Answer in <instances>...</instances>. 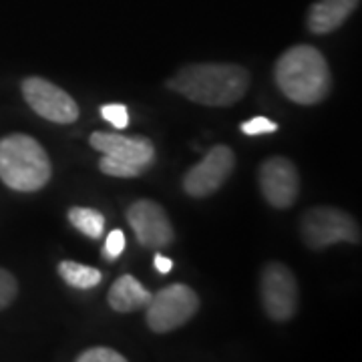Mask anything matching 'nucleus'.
<instances>
[{
    "mask_svg": "<svg viewBox=\"0 0 362 362\" xmlns=\"http://www.w3.org/2000/svg\"><path fill=\"white\" fill-rule=\"evenodd\" d=\"M169 89L206 107H230L250 87V73L233 63H197L177 71L168 81Z\"/></svg>",
    "mask_w": 362,
    "mask_h": 362,
    "instance_id": "nucleus-1",
    "label": "nucleus"
},
{
    "mask_svg": "<svg viewBox=\"0 0 362 362\" xmlns=\"http://www.w3.org/2000/svg\"><path fill=\"white\" fill-rule=\"evenodd\" d=\"M274 77L278 89L298 105H316L328 97L332 75L324 54L310 45H296L278 59Z\"/></svg>",
    "mask_w": 362,
    "mask_h": 362,
    "instance_id": "nucleus-2",
    "label": "nucleus"
},
{
    "mask_svg": "<svg viewBox=\"0 0 362 362\" xmlns=\"http://www.w3.org/2000/svg\"><path fill=\"white\" fill-rule=\"evenodd\" d=\"M52 175L51 159L37 139L13 133L0 139V180L14 192H39Z\"/></svg>",
    "mask_w": 362,
    "mask_h": 362,
    "instance_id": "nucleus-3",
    "label": "nucleus"
},
{
    "mask_svg": "<svg viewBox=\"0 0 362 362\" xmlns=\"http://www.w3.org/2000/svg\"><path fill=\"white\" fill-rule=\"evenodd\" d=\"M199 310V298L189 286L171 284L161 288L145 306V322L157 332L165 334L187 324Z\"/></svg>",
    "mask_w": 362,
    "mask_h": 362,
    "instance_id": "nucleus-4",
    "label": "nucleus"
},
{
    "mask_svg": "<svg viewBox=\"0 0 362 362\" xmlns=\"http://www.w3.org/2000/svg\"><path fill=\"white\" fill-rule=\"evenodd\" d=\"M302 238L312 250H324L340 242L358 244L361 230L356 220L338 207H312L302 218Z\"/></svg>",
    "mask_w": 362,
    "mask_h": 362,
    "instance_id": "nucleus-5",
    "label": "nucleus"
},
{
    "mask_svg": "<svg viewBox=\"0 0 362 362\" xmlns=\"http://www.w3.org/2000/svg\"><path fill=\"white\" fill-rule=\"evenodd\" d=\"M259 294L264 310L274 322H286L296 314L298 282L284 264L272 262L262 270Z\"/></svg>",
    "mask_w": 362,
    "mask_h": 362,
    "instance_id": "nucleus-6",
    "label": "nucleus"
},
{
    "mask_svg": "<svg viewBox=\"0 0 362 362\" xmlns=\"http://www.w3.org/2000/svg\"><path fill=\"white\" fill-rule=\"evenodd\" d=\"M23 97L37 115L51 121V123L71 125L78 119V107L75 99L66 90L57 87L47 78H25L23 81Z\"/></svg>",
    "mask_w": 362,
    "mask_h": 362,
    "instance_id": "nucleus-7",
    "label": "nucleus"
},
{
    "mask_svg": "<svg viewBox=\"0 0 362 362\" xmlns=\"http://www.w3.org/2000/svg\"><path fill=\"white\" fill-rule=\"evenodd\" d=\"M235 168V153L228 145H216L206 157L183 175V189L192 197L214 195Z\"/></svg>",
    "mask_w": 362,
    "mask_h": 362,
    "instance_id": "nucleus-8",
    "label": "nucleus"
},
{
    "mask_svg": "<svg viewBox=\"0 0 362 362\" xmlns=\"http://www.w3.org/2000/svg\"><path fill=\"white\" fill-rule=\"evenodd\" d=\"M127 221L143 247H165L173 242L175 232L165 209L153 199H137L127 209Z\"/></svg>",
    "mask_w": 362,
    "mask_h": 362,
    "instance_id": "nucleus-9",
    "label": "nucleus"
},
{
    "mask_svg": "<svg viewBox=\"0 0 362 362\" xmlns=\"http://www.w3.org/2000/svg\"><path fill=\"white\" fill-rule=\"evenodd\" d=\"M259 189L266 202L276 209L294 206L300 194V175L296 165L286 157H270L262 163L258 173Z\"/></svg>",
    "mask_w": 362,
    "mask_h": 362,
    "instance_id": "nucleus-10",
    "label": "nucleus"
},
{
    "mask_svg": "<svg viewBox=\"0 0 362 362\" xmlns=\"http://www.w3.org/2000/svg\"><path fill=\"white\" fill-rule=\"evenodd\" d=\"M89 143L95 151H101L103 156L129 161L143 169H147L156 161V147L147 137H127L119 133L97 131L90 135Z\"/></svg>",
    "mask_w": 362,
    "mask_h": 362,
    "instance_id": "nucleus-11",
    "label": "nucleus"
},
{
    "mask_svg": "<svg viewBox=\"0 0 362 362\" xmlns=\"http://www.w3.org/2000/svg\"><path fill=\"white\" fill-rule=\"evenodd\" d=\"M361 0H316L308 13V28L314 35H328L344 25Z\"/></svg>",
    "mask_w": 362,
    "mask_h": 362,
    "instance_id": "nucleus-12",
    "label": "nucleus"
},
{
    "mask_svg": "<svg viewBox=\"0 0 362 362\" xmlns=\"http://www.w3.org/2000/svg\"><path fill=\"white\" fill-rule=\"evenodd\" d=\"M151 292L129 274L117 278L109 290V306L115 312H137L145 308L151 300Z\"/></svg>",
    "mask_w": 362,
    "mask_h": 362,
    "instance_id": "nucleus-13",
    "label": "nucleus"
},
{
    "mask_svg": "<svg viewBox=\"0 0 362 362\" xmlns=\"http://www.w3.org/2000/svg\"><path fill=\"white\" fill-rule=\"evenodd\" d=\"M59 276L65 280L66 284L77 288V290L95 288L103 280V274L97 268H90V266L78 264V262H71V259H65L59 264Z\"/></svg>",
    "mask_w": 362,
    "mask_h": 362,
    "instance_id": "nucleus-14",
    "label": "nucleus"
},
{
    "mask_svg": "<svg viewBox=\"0 0 362 362\" xmlns=\"http://www.w3.org/2000/svg\"><path fill=\"white\" fill-rule=\"evenodd\" d=\"M69 221L77 228L78 232L87 238H101L105 230V218L93 207H71L69 209Z\"/></svg>",
    "mask_w": 362,
    "mask_h": 362,
    "instance_id": "nucleus-15",
    "label": "nucleus"
},
{
    "mask_svg": "<svg viewBox=\"0 0 362 362\" xmlns=\"http://www.w3.org/2000/svg\"><path fill=\"white\" fill-rule=\"evenodd\" d=\"M99 169L103 171L105 175H111V177H121V180H131V177H139L145 169L129 163V161H123V159H117V157L103 156V159L99 161Z\"/></svg>",
    "mask_w": 362,
    "mask_h": 362,
    "instance_id": "nucleus-16",
    "label": "nucleus"
},
{
    "mask_svg": "<svg viewBox=\"0 0 362 362\" xmlns=\"http://www.w3.org/2000/svg\"><path fill=\"white\" fill-rule=\"evenodd\" d=\"M18 294V284L16 278L8 270L0 268V310L8 308L13 300Z\"/></svg>",
    "mask_w": 362,
    "mask_h": 362,
    "instance_id": "nucleus-17",
    "label": "nucleus"
},
{
    "mask_svg": "<svg viewBox=\"0 0 362 362\" xmlns=\"http://www.w3.org/2000/svg\"><path fill=\"white\" fill-rule=\"evenodd\" d=\"M78 362H125V356L119 354L117 350L107 349V346H95V349L85 350L77 356Z\"/></svg>",
    "mask_w": 362,
    "mask_h": 362,
    "instance_id": "nucleus-18",
    "label": "nucleus"
},
{
    "mask_svg": "<svg viewBox=\"0 0 362 362\" xmlns=\"http://www.w3.org/2000/svg\"><path fill=\"white\" fill-rule=\"evenodd\" d=\"M101 115L105 121H109L115 129H125L129 125V111L125 105H103L101 107Z\"/></svg>",
    "mask_w": 362,
    "mask_h": 362,
    "instance_id": "nucleus-19",
    "label": "nucleus"
},
{
    "mask_svg": "<svg viewBox=\"0 0 362 362\" xmlns=\"http://www.w3.org/2000/svg\"><path fill=\"white\" fill-rule=\"evenodd\" d=\"M240 129L246 135H264V133H276L278 125L274 121H270V119H266V117H254V119H250L246 123H242Z\"/></svg>",
    "mask_w": 362,
    "mask_h": 362,
    "instance_id": "nucleus-20",
    "label": "nucleus"
},
{
    "mask_svg": "<svg viewBox=\"0 0 362 362\" xmlns=\"http://www.w3.org/2000/svg\"><path fill=\"white\" fill-rule=\"evenodd\" d=\"M125 250V235L121 230H113L107 235V242L103 247L105 259H115L121 256V252Z\"/></svg>",
    "mask_w": 362,
    "mask_h": 362,
    "instance_id": "nucleus-21",
    "label": "nucleus"
},
{
    "mask_svg": "<svg viewBox=\"0 0 362 362\" xmlns=\"http://www.w3.org/2000/svg\"><path fill=\"white\" fill-rule=\"evenodd\" d=\"M153 266H156V270L159 272V274H169L171 268H173V262H171V258H168V256L157 254L156 258H153Z\"/></svg>",
    "mask_w": 362,
    "mask_h": 362,
    "instance_id": "nucleus-22",
    "label": "nucleus"
}]
</instances>
